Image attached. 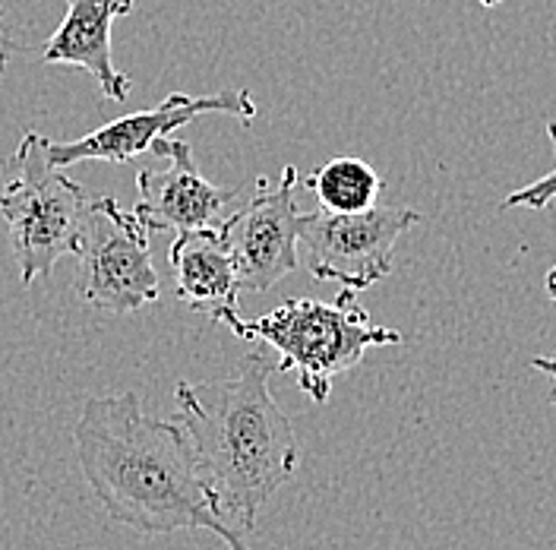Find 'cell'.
<instances>
[{
	"label": "cell",
	"instance_id": "1",
	"mask_svg": "<svg viewBox=\"0 0 556 550\" xmlns=\"http://www.w3.org/2000/svg\"><path fill=\"white\" fill-rule=\"evenodd\" d=\"M73 452L114 522L146 538L203 528L228 550H250L218 516L184 424L142 412L137 392L89 399L73 427Z\"/></svg>",
	"mask_w": 556,
	"mask_h": 550
},
{
	"label": "cell",
	"instance_id": "2",
	"mask_svg": "<svg viewBox=\"0 0 556 550\" xmlns=\"http://www.w3.org/2000/svg\"><path fill=\"white\" fill-rule=\"evenodd\" d=\"M278 367L260 351L243 358L238 377L187 383L174 389L200 472L222 522L250 532L278 487L298 475V437L281 412L269 377Z\"/></svg>",
	"mask_w": 556,
	"mask_h": 550
},
{
	"label": "cell",
	"instance_id": "3",
	"mask_svg": "<svg viewBox=\"0 0 556 550\" xmlns=\"http://www.w3.org/2000/svg\"><path fill=\"white\" fill-rule=\"evenodd\" d=\"M225 326L243 342L273 345L278 351V374H294L298 386L316 405L329 402L332 379L357 367L370 348L402 342L399 329L377 326L367 316L351 288H342L329 304L291 298L253 320L238 313L225 320Z\"/></svg>",
	"mask_w": 556,
	"mask_h": 550
},
{
	"label": "cell",
	"instance_id": "4",
	"mask_svg": "<svg viewBox=\"0 0 556 550\" xmlns=\"http://www.w3.org/2000/svg\"><path fill=\"white\" fill-rule=\"evenodd\" d=\"M48 137L26 130L10 155V177L0 193V212L13 260L20 263L23 285L54 273L58 260L76 250L86 212L92 207L89 190L67 177V168L51 165Z\"/></svg>",
	"mask_w": 556,
	"mask_h": 550
},
{
	"label": "cell",
	"instance_id": "5",
	"mask_svg": "<svg viewBox=\"0 0 556 550\" xmlns=\"http://www.w3.org/2000/svg\"><path fill=\"white\" fill-rule=\"evenodd\" d=\"M76 295L104 313H134L159 301L162 282L152 266L149 232L114 197L92 200L76 238Z\"/></svg>",
	"mask_w": 556,
	"mask_h": 550
},
{
	"label": "cell",
	"instance_id": "6",
	"mask_svg": "<svg viewBox=\"0 0 556 550\" xmlns=\"http://www.w3.org/2000/svg\"><path fill=\"white\" fill-rule=\"evenodd\" d=\"M420 212L405 207H370L364 212H301L298 260L319 282L364 291L392 273L399 238L415 228Z\"/></svg>",
	"mask_w": 556,
	"mask_h": 550
},
{
	"label": "cell",
	"instance_id": "7",
	"mask_svg": "<svg viewBox=\"0 0 556 550\" xmlns=\"http://www.w3.org/2000/svg\"><path fill=\"white\" fill-rule=\"evenodd\" d=\"M203 114H228L238 117L243 124H250L256 117V102L253 96L231 86L222 89L215 96H184V92H172L165 102H159L149 111H137L127 117H117L111 124H104L99 130L86 134L70 142H51L48 139V159L58 168H70L79 162H111V165H127L137 155H142L155 139L168 137L177 127L190 124L193 117Z\"/></svg>",
	"mask_w": 556,
	"mask_h": 550
},
{
	"label": "cell",
	"instance_id": "8",
	"mask_svg": "<svg viewBox=\"0 0 556 550\" xmlns=\"http://www.w3.org/2000/svg\"><path fill=\"white\" fill-rule=\"evenodd\" d=\"M298 168L285 165L276 184L269 177L256 180V190L241 212L225 218V232L235 250V266L241 291H269L298 260Z\"/></svg>",
	"mask_w": 556,
	"mask_h": 550
},
{
	"label": "cell",
	"instance_id": "9",
	"mask_svg": "<svg viewBox=\"0 0 556 550\" xmlns=\"http://www.w3.org/2000/svg\"><path fill=\"white\" fill-rule=\"evenodd\" d=\"M155 155L168 159V168L137 174V209L139 225L152 232H200L218 228L231 212L228 207L241 197L238 187H218L203 177L193 162V152L184 139H155L149 146Z\"/></svg>",
	"mask_w": 556,
	"mask_h": 550
},
{
	"label": "cell",
	"instance_id": "10",
	"mask_svg": "<svg viewBox=\"0 0 556 550\" xmlns=\"http://www.w3.org/2000/svg\"><path fill=\"white\" fill-rule=\"evenodd\" d=\"M130 10H134V0H67L64 23L48 38L41 51V64L86 70L102 89L104 99L127 102L134 92V79L114 67L111 26Z\"/></svg>",
	"mask_w": 556,
	"mask_h": 550
},
{
	"label": "cell",
	"instance_id": "11",
	"mask_svg": "<svg viewBox=\"0 0 556 550\" xmlns=\"http://www.w3.org/2000/svg\"><path fill=\"white\" fill-rule=\"evenodd\" d=\"M172 270L177 298L187 308L225 323L241 313V282L225 222L218 228L180 232L172 241Z\"/></svg>",
	"mask_w": 556,
	"mask_h": 550
},
{
	"label": "cell",
	"instance_id": "12",
	"mask_svg": "<svg viewBox=\"0 0 556 550\" xmlns=\"http://www.w3.org/2000/svg\"><path fill=\"white\" fill-rule=\"evenodd\" d=\"M307 190L326 212H364L377 207L382 177L364 159H329L311 172Z\"/></svg>",
	"mask_w": 556,
	"mask_h": 550
},
{
	"label": "cell",
	"instance_id": "13",
	"mask_svg": "<svg viewBox=\"0 0 556 550\" xmlns=\"http://www.w3.org/2000/svg\"><path fill=\"white\" fill-rule=\"evenodd\" d=\"M547 137H551V146H554V159H556V114L547 121ZM556 200V162L551 172L544 174L541 180L528 184V187H519L516 193H509L503 200V209H547Z\"/></svg>",
	"mask_w": 556,
	"mask_h": 550
},
{
	"label": "cell",
	"instance_id": "14",
	"mask_svg": "<svg viewBox=\"0 0 556 550\" xmlns=\"http://www.w3.org/2000/svg\"><path fill=\"white\" fill-rule=\"evenodd\" d=\"M531 367H534L538 374L551 377V383H554V389H551V405H556V354H551V358H534Z\"/></svg>",
	"mask_w": 556,
	"mask_h": 550
},
{
	"label": "cell",
	"instance_id": "15",
	"mask_svg": "<svg viewBox=\"0 0 556 550\" xmlns=\"http://www.w3.org/2000/svg\"><path fill=\"white\" fill-rule=\"evenodd\" d=\"M0 13H3V0H0ZM10 54H13V41H10V38L3 35V29H0V79H3V70H7Z\"/></svg>",
	"mask_w": 556,
	"mask_h": 550
},
{
	"label": "cell",
	"instance_id": "16",
	"mask_svg": "<svg viewBox=\"0 0 556 550\" xmlns=\"http://www.w3.org/2000/svg\"><path fill=\"white\" fill-rule=\"evenodd\" d=\"M544 285H547V295H551V301L556 304V263L551 266V273H547V278H544Z\"/></svg>",
	"mask_w": 556,
	"mask_h": 550
},
{
	"label": "cell",
	"instance_id": "17",
	"mask_svg": "<svg viewBox=\"0 0 556 550\" xmlns=\"http://www.w3.org/2000/svg\"><path fill=\"white\" fill-rule=\"evenodd\" d=\"M481 7H496V3H503V0H478Z\"/></svg>",
	"mask_w": 556,
	"mask_h": 550
}]
</instances>
